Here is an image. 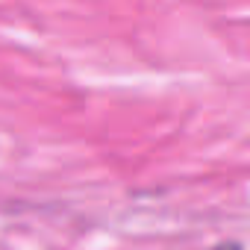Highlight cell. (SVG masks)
I'll return each instance as SVG.
<instances>
[{"label": "cell", "mask_w": 250, "mask_h": 250, "mask_svg": "<svg viewBox=\"0 0 250 250\" xmlns=\"http://www.w3.org/2000/svg\"><path fill=\"white\" fill-rule=\"evenodd\" d=\"M212 250H244L238 241H227V244H218V247H212Z\"/></svg>", "instance_id": "cell-1"}]
</instances>
